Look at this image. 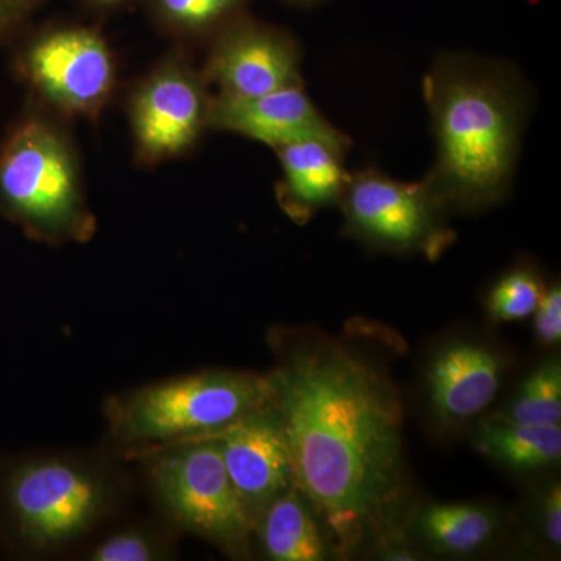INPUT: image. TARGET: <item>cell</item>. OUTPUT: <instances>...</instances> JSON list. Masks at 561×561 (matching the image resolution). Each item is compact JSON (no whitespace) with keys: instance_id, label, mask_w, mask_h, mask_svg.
<instances>
[{"instance_id":"obj_15","label":"cell","mask_w":561,"mask_h":561,"mask_svg":"<svg viewBox=\"0 0 561 561\" xmlns=\"http://www.w3.org/2000/svg\"><path fill=\"white\" fill-rule=\"evenodd\" d=\"M500 523V515L485 505L432 502L416 513L413 530L435 553L470 557L493 542Z\"/></svg>"},{"instance_id":"obj_20","label":"cell","mask_w":561,"mask_h":561,"mask_svg":"<svg viewBox=\"0 0 561 561\" xmlns=\"http://www.w3.org/2000/svg\"><path fill=\"white\" fill-rule=\"evenodd\" d=\"M242 2L243 0H157L162 16L186 31L209 27Z\"/></svg>"},{"instance_id":"obj_18","label":"cell","mask_w":561,"mask_h":561,"mask_svg":"<svg viewBox=\"0 0 561 561\" xmlns=\"http://www.w3.org/2000/svg\"><path fill=\"white\" fill-rule=\"evenodd\" d=\"M500 415L523 424L560 426L561 365L559 359L542 362L527 376Z\"/></svg>"},{"instance_id":"obj_6","label":"cell","mask_w":561,"mask_h":561,"mask_svg":"<svg viewBox=\"0 0 561 561\" xmlns=\"http://www.w3.org/2000/svg\"><path fill=\"white\" fill-rule=\"evenodd\" d=\"M106 496L98 472L65 459L24 465L11 474L5 490L18 534L36 549L57 548L90 529Z\"/></svg>"},{"instance_id":"obj_10","label":"cell","mask_w":561,"mask_h":561,"mask_svg":"<svg viewBox=\"0 0 561 561\" xmlns=\"http://www.w3.org/2000/svg\"><path fill=\"white\" fill-rule=\"evenodd\" d=\"M206 125L239 133L273 149L301 139H321L343 151L348 144L345 136L321 116L300 84L257 98L219 94L208 102Z\"/></svg>"},{"instance_id":"obj_5","label":"cell","mask_w":561,"mask_h":561,"mask_svg":"<svg viewBox=\"0 0 561 561\" xmlns=\"http://www.w3.org/2000/svg\"><path fill=\"white\" fill-rule=\"evenodd\" d=\"M150 479L173 522L234 556L249 552L253 519L232 485L213 435L161 448Z\"/></svg>"},{"instance_id":"obj_13","label":"cell","mask_w":561,"mask_h":561,"mask_svg":"<svg viewBox=\"0 0 561 561\" xmlns=\"http://www.w3.org/2000/svg\"><path fill=\"white\" fill-rule=\"evenodd\" d=\"M220 94L257 98L300 84L298 60L289 41L264 28L242 27L221 39L208 65Z\"/></svg>"},{"instance_id":"obj_1","label":"cell","mask_w":561,"mask_h":561,"mask_svg":"<svg viewBox=\"0 0 561 561\" xmlns=\"http://www.w3.org/2000/svg\"><path fill=\"white\" fill-rule=\"evenodd\" d=\"M295 485L335 549L393 538L405 493L402 405L393 386L343 346L294 351L268 376Z\"/></svg>"},{"instance_id":"obj_11","label":"cell","mask_w":561,"mask_h":561,"mask_svg":"<svg viewBox=\"0 0 561 561\" xmlns=\"http://www.w3.org/2000/svg\"><path fill=\"white\" fill-rule=\"evenodd\" d=\"M208 102L186 70L161 69L138 92L131 119L140 153L164 160L186 150L206 125Z\"/></svg>"},{"instance_id":"obj_21","label":"cell","mask_w":561,"mask_h":561,"mask_svg":"<svg viewBox=\"0 0 561 561\" xmlns=\"http://www.w3.org/2000/svg\"><path fill=\"white\" fill-rule=\"evenodd\" d=\"M154 542L138 531H122L113 535L95 548L92 560L95 561H149L157 559Z\"/></svg>"},{"instance_id":"obj_25","label":"cell","mask_w":561,"mask_h":561,"mask_svg":"<svg viewBox=\"0 0 561 561\" xmlns=\"http://www.w3.org/2000/svg\"><path fill=\"white\" fill-rule=\"evenodd\" d=\"M94 2L101 3V5H113V3H119L122 0H94Z\"/></svg>"},{"instance_id":"obj_9","label":"cell","mask_w":561,"mask_h":561,"mask_svg":"<svg viewBox=\"0 0 561 561\" xmlns=\"http://www.w3.org/2000/svg\"><path fill=\"white\" fill-rule=\"evenodd\" d=\"M232 485L253 519L295 485L289 445L283 421L271 402L236 420L213 435Z\"/></svg>"},{"instance_id":"obj_12","label":"cell","mask_w":561,"mask_h":561,"mask_svg":"<svg viewBox=\"0 0 561 561\" xmlns=\"http://www.w3.org/2000/svg\"><path fill=\"white\" fill-rule=\"evenodd\" d=\"M502 364L482 343L456 341L443 346L427 368V397L446 426H461L481 415L500 391Z\"/></svg>"},{"instance_id":"obj_17","label":"cell","mask_w":561,"mask_h":561,"mask_svg":"<svg viewBox=\"0 0 561 561\" xmlns=\"http://www.w3.org/2000/svg\"><path fill=\"white\" fill-rule=\"evenodd\" d=\"M476 448L515 471H538L559 463L560 426L516 423L502 415L479 421L472 432Z\"/></svg>"},{"instance_id":"obj_2","label":"cell","mask_w":561,"mask_h":561,"mask_svg":"<svg viewBox=\"0 0 561 561\" xmlns=\"http://www.w3.org/2000/svg\"><path fill=\"white\" fill-rule=\"evenodd\" d=\"M437 164L427 183L445 206L482 208L507 190L518 153V95L493 70L445 61L424 80Z\"/></svg>"},{"instance_id":"obj_19","label":"cell","mask_w":561,"mask_h":561,"mask_svg":"<svg viewBox=\"0 0 561 561\" xmlns=\"http://www.w3.org/2000/svg\"><path fill=\"white\" fill-rule=\"evenodd\" d=\"M545 287L540 276L530 268H515L502 276L486 298L491 319L522 321L534 316Z\"/></svg>"},{"instance_id":"obj_8","label":"cell","mask_w":561,"mask_h":561,"mask_svg":"<svg viewBox=\"0 0 561 561\" xmlns=\"http://www.w3.org/2000/svg\"><path fill=\"white\" fill-rule=\"evenodd\" d=\"M22 68L44 98L70 113H98L114 83L105 41L84 28L41 36L25 51Z\"/></svg>"},{"instance_id":"obj_3","label":"cell","mask_w":561,"mask_h":561,"mask_svg":"<svg viewBox=\"0 0 561 561\" xmlns=\"http://www.w3.org/2000/svg\"><path fill=\"white\" fill-rule=\"evenodd\" d=\"M271 397L268 376L203 371L128 394L113 405L111 420L125 445L165 448L217 434Z\"/></svg>"},{"instance_id":"obj_24","label":"cell","mask_w":561,"mask_h":561,"mask_svg":"<svg viewBox=\"0 0 561 561\" xmlns=\"http://www.w3.org/2000/svg\"><path fill=\"white\" fill-rule=\"evenodd\" d=\"M35 3L36 0H0V39L27 16Z\"/></svg>"},{"instance_id":"obj_7","label":"cell","mask_w":561,"mask_h":561,"mask_svg":"<svg viewBox=\"0 0 561 561\" xmlns=\"http://www.w3.org/2000/svg\"><path fill=\"white\" fill-rule=\"evenodd\" d=\"M341 202L354 234L381 249L435 257L451 242L445 203L427 180L402 183L375 171L350 176Z\"/></svg>"},{"instance_id":"obj_4","label":"cell","mask_w":561,"mask_h":561,"mask_svg":"<svg viewBox=\"0 0 561 561\" xmlns=\"http://www.w3.org/2000/svg\"><path fill=\"white\" fill-rule=\"evenodd\" d=\"M0 209L39 238L91 234L92 217L84 206L76 158L46 122H22L3 142Z\"/></svg>"},{"instance_id":"obj_16","label":"cell","mask_w":561,"mask_h":561,"mask_svg":"<svg viewBox=\"0 0 561 561\" xmlns=\"http://www.w3.org/2000/svg\"><path fill=\"white\" fill-rule=\"evenodd\" d=\"M256 527L268 559L321 561L330 556L316 512L297 485L265 508Z\"/></svg>"},{"instance_id":"obj_14","label":"cell","mask_w":561,"mask_h":561,"mask_svg":"<svg viewBox=\"0 0 561 561\" xmlns=\"http://www.w3.org/2000/svg\"><path fill=\"white\" fill-rule=\"evenodd\" d=\"M275 151L283 165L279 203L289 216L308 219L317 209L341 202L350 179L343 150L321 139H301Z\"/></svg>"},{"instance_id":"obj_22","label":"cell","mask_w":561,"mask_h":561,"mask_svg":"<svg viewBox=\"0 0 561 561\" xmlns=\"http://www.w3.org/2000/svg\"><path fill=\"white\" fill-rule=\"evenodd\" d=\"M535 523L545 538L546 545L552 549L561 546V489L560 482H552L541 491L535 511Z\"/></svg>"},{"instance_id":"obj_23","label":"cell","mask_w":561,"mask_h":561,"mask_svg":"<svg viewBox=\"0 0 561 561\" xmlns=\"http://www.w3.org/2000/svg\"><path fill=\"white\" fill-rule=\"evenodd\" d=\"M535 316V334L542 345H557L561 339V289L559 284L545 290Z\"/></svg>"}]
</instances>
